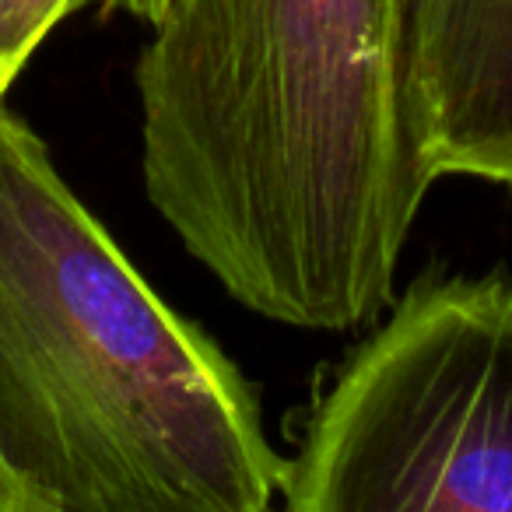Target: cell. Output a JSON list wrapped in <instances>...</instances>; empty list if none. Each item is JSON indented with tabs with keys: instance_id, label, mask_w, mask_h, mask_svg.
<instances>
[{
	"instance_id": "cell-5",
	"label": "cell",
	"mask_w": 512,
	"mask_h": 512,
	"mask_svg": "<svg viewBox=\"0 0 512 512\" xmlns=\"http://www.w3.org/2000/svg\"><path fill=\"white\" fill-rule=\"evenodd\" d=\"M0 512H43L29 488L0 460Z\"/></svg>"
},
{
	"instance_id": "cell-2",
	"label": "cell",
	"mask_w": 512,
	"mask_h": 512,
	"mask_svg": "<svg viewBox=\"0 0 512 512\" xmlns=\"http://www.w3.org/2000/svg\"><path fill=\"white\" fill-rule=\"evenodd\" d=\"M0 460L43 512H267L285 481L239 365L141 278L4 102Z\"/></svg>"
},
{
	"instance_id": "cell-1",
	"label": "cell",
	"mask_w": 512,
	"mask_h": 512,
	"mask_svg": "<svg viewBox=\"0 0 512 512\" xmlns=\"http://www.w3.org/2000/svg\"><path fill=\"white\" fill-rule=\"evenodd\" d=\"M414 0H169L137 57L141 176L249 313L351 330L393 299L432 179L407 106Z\"/></svg>"
},
{
	"instance_id": "cell-3",
	"label": "cell",
	"mask_w": 512,
	"mask_h": 512,
	"mask_svg": "<svg viewBox=\"0 0 512 512\" xmlns=\"http://www.w3.org/2000/svg\"><path fill=\"white\" fill-rule=\"evenodd\" d=\"M292 512H512V281L418 285L285 460Z\"/></svg>"
},
{
	"instance_id": "cell-4",
	"label": "cell",
	"mask_w": 512,
	"mask_h": 512,
	"mask_svg": "<svg viewBox=\"0 0 512 512\" xmlns=\"http://www.w3.org/2000/svg\"><path fill=\"white\" fill-rule=\"evenodd\" d=\"M88 8L120 11L155 29L169 11V0H0V102L18 81V74L29 67L43 39L64 18Z\"/></svg>"
}]
</instances>
